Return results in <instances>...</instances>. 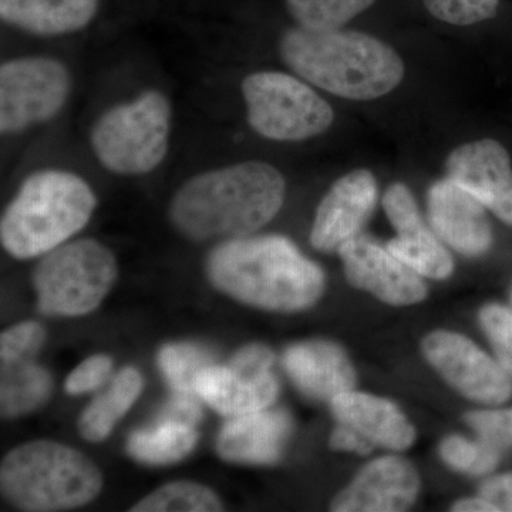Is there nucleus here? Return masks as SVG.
Here are the masks:
<instances>
[{"label":"nucleus","instance_id":"obj_1","mask_svg":"<svg viewBox=\"0 0 512 512\" xmlns=\"http://www.w3.org/2000/svg\"><path fill=\"white\" fill-rule=\"evenodd\" d=\"M284 175L264 161H245L195 175L170 205L174 227L194 241L242 238L264 228L284 205Z\"/></svg>","mask_w":512,"mask_h":512},{"label":"nucleus","instance_id":"obj_2","mask_svg":"<svg viewBox=\"0 0 512 512\" xmlns=\"http://www.w3.org/2000/svg\"><path fill=\"white\" fill-rule=\"evenodd\" d=\"M207 271L220 291L266 311H305L325 292L320 266L281 235L228 239L211 252Z\"/></svg>","mask_w":512,"mask_h":512},{"label":"nucleus","instance_id":"obj_3","mask_svg":"<svg viewBox=\"0 0 512 512\" xmlns=\"http://www.w3.org/2000/svg\"><path fill=\"white\" fill-rule=\"evenodd\" d=\"M282 60L305 82L333 96L380 99L404 79V63L392 46L357 30L295 26L279 42Z\"/></svg>","mask_w":512,"mask_h":512},{"label":"nucleus","instance_id":"obj_4","mask_svg":"<svg viewBox=\"0 0 512 512\" xmlns=\"http://www.w3.org/2000/svg\"><path fill=\"white\" fill-rule=\"evenodd\" d=\"M96 205V195L79 175L37 171L26 178L3 212V248L18 259L46 255L82 231Z\"/></svg>","mask_w":512,"mask_h":512},{"label":"nucleus","instance_id":"obj_5","mask_svg":"<svg viewBox=\"0 0 512 512\" xmlns=\"http://www.w3.org/2000/svg\"><path fill=\"white\" fill-rule=\"evenodd\" d=\"M99 468L80 451L55 443L32 441L10 451L0 467L6 500L23 511L72 510L100 494Z\"/></svg>","mask_w":512,"mask_h":512},{"label":"nucleus","instance_id":"obj_6","mask_svg":"<svg viewBox=\"0 0 512 512\" xmlns=\"http://www.w3.org/2000/svg\"><path fill=\"white\" fill-rule=\"evenodd\" d=\"M170 130V103L163 93L150 90L107 110L94 124L92 147L111 173L147 174L167 156Z\"/></svg>","mask_w":512,"mask_h":512},{"label":"nucleus","instance_id":"obj_7","mask_svg":"<svg viewBox=\"0 0 512 512\" xmlns=\"http://www.w3.org/2000/svg\"><path fill=\"white\" fill-rule=\"evenodd\" d=\"M116 278V258L100 242L79 239L62 244L37 265V306L43 315H87L103 302Z\"/></svg>","mask_w":512,"mask_h":512},{"label":"nucleus","instance_id":"obj_8","mask_svg":"<svg viewBox=\"0 0 512 512\" xmlns=\"http://www.w3.org/2000/svg\"><path fill=\"white\" fill-rule=\"evenodd\" d=\"M249 126L274 141H303L328 131L335 113L309 84L291 74L259 72L242 83Z\"/></svg>","mask_w":512,"mask_h":512},{"label":"nucleus","instance_id":"obj_9","mask_svg":"<svg viewBox=\"0 0 512 512\" xmlns=\"http://www.w3.org/2000/svg\"><path fill=\"white\" fill-rule=\"evenodd\" d=\"M72 89L69 70L49 57H22L0 67V131L18 134L55 119Z\"/></svg>","mask_w":512,"mask_h":512},{"label":"nucleus","instance_id":"obj_10","mask_svg":"<svg viewBox=\"0 0 512 512\" xmlns=\"http://www.w3.org/2000/svg\"><path fill=\"white\" fill-rule=\"evenodd\" d=\"M275 356L264 345L239 349L229 366H210L195 386L200 399L224 416H242L268 409L279 393L272 373Z\"/></svg>","mask_w":512,"mask_h":512},{"label":"nucleus","instance_id":"obj_11","mask_svg":"<svg viewBox=\"0 0 512 512\" xmlns=\"http://www.w3.org/2000/svg\"><path fill=\"white\" fill-rule=\"evenodd\" d=\"M421 349L427 362L467 399L491 406L511 399L507 370L466 336L436 330L424 338Z\"/></svg>","mask_w":512,"mask_h":512},{"label":"nucleus","instance_id":"obj_12","mask_svg":"<svg viewBox=\"0 0 512 512\" xmlns=\"http://www.w3.org/2000/svg\"><path fill=\"white\" fill-rule=\"evenodd\" d=\"M350 285L393 306L416 305L427 296L421 275L375 239L357 235L339 248Z\"/></svg>","mask_w":512,"mask_h":512},{"label":"nucleus","instance_id":"obj_13","mask_svg":"<svg viewBox=\"0 0 512 512\" xmlns=\"http://www.w3.org/2000/svg\"><path fill=\"white\" fill-rule=\"evenodd\" d=\"M446 171L447 178L512 227V157L501 141L481 138L454 148Z\"/></svg>","mask_w":512,"mask_h":512},{"label":"nucleus","instance_id":"obj_14","mask_svg":"<svg viewBox=\"0 0 512 512\" xmlns=\"http://www.w3.org/2000/svg\"><path fill=\"white\" fill-rule=\"evenodd\" d=\"M383 208L397 237L386 248L424 278L443 281L454 271V261L443 242L427 227L407 185L394 183L383 195Z\"/></svg>","mask_w":512,"mask_h":512},{"label":"nucleus","instance_id":"obj_15","mask_svg":"<svg viewBox=\"0 0 512 512\" xmlns=\"http://www.w3.org/2000/svg\"><path fill=\"white\" fill-rule=\"evenodd\" d=\"M427 215L434 234L460 255L478 258L493 247V225L487 208L450 178L431 185Z\"/></svg>","mask_w":512,"mask_h":512},{"label":"nucleus","instance_id":"obj_16","mask_svg":"<svg viewBox=\"0 0 512 512\" xmlns=\"http://www.w3.org/2000/svg\"><path fill=\"white\" fill-rule=\"evenodd\" d=\"M377 183L369 170H355L340 177L320 202L311 231L312 247L335 252L360 235L376 207Z\"/></svg>","mask_w":512,"mask_h":512},{"label":"nucleus","instance_id":"obj_17","mask_svg":"<svg viewBox=\"0 0 512 512\" xmlns=\"http://www.w3.org/2000/svg\"><path fill=\"white\" fill-rule=\"evenodd\" d=\"M420 493V477L406 458H376L336 495L330 510L336 512H402Z\"/></svg>","mask_w":512,"mask_h":512},{"label":"nucleus","instance_id":"obj_18","mask_svg":"<svg viewBox=\"0 0 512 512\" xmlns=\"http://www.w3.org/2000/svg\"><path fill=\"white\" fill-rule=\"evenodd\" d=\"M284 366L305 396L332 402L356 386V370L348 353L329 340H308L288 348Z\"/></svg>","mask_w":512,"mask_h":512},{"label":"nucleus","instance_id":"obj_19","mask_svg":"<svg viewBox=\"0 0 512 512\" xmlns=\"http://www.w3.org/2000/svg\"><path fill=\"white\" fill-rule=\"evenodd\" d=\"M291 431V416L284 410L242 414L222 427L217 451L232 463L274 464L281 458Z\"/></svg>","mask_w":512,"mask_h":512},{"label":"nucleus","instance_id":"obj_20","mask_svg":"<svg viewBox=\"0 0 512 512\" xmlns=\"http://www.w3.org/2000/svg\"><path fill=\"white\" fill-rule=\"evenodd\" d=\"M338 423L352 427L373 446L403 451L412 447L416 429L397 404L373 394L345 392L330 402Z\"/></svg>","mask_w":512,"mask_h":512},{"label":"nucleus","instance_id":"obj_21","mask_svg":"<svg viewBox=\"0 0 512 512\" xmlns=\"http://www.w3.org/2000/svg\"><path fill=\"white\" fill-rule=\"evenodd\" d=\"M100 0H0V18L36 36H62L86 29L96 19Z\"/></svg>","mask_w":512,"mask_h":512},{"label":"nucleus","instance_id":"obj_22","mask_svg":"<svg viewBox=\"0 0 512 512\" xmlns=\"http://www.w3.org/2000/svg\"><path fill=\"white\" fill-rule=\"evenodd\" d=\"M52 377L33 357L2 360L0 409L3 417H20L35 412L49 400Z\"/></svg>","mask_w":512,"mask_h":512},{"label":"nucleus","instance_id":"obj_23","mask_svg":"<svg viewBox=\"0 0 512 512\" xmlns=\"http://www.w3.org/2000/svg\"><path fill=\"white\" fill-rule=\"evenodd\" d=\"M143 389V377L133 367H126L114 377L110 389L101 394L82 414L79 420L80 434L84 439L101 441L107 439L131 409Z\"/></svg>","mask_w":512,"mask_h":512},{"label":"nucleus","instance_id":"obj_24","mask_svg":"<svg viewBox=\"0 0 512 512\" xmlns=\"http://www.w3.org/2000/svg\"><path fill=\"white\" fill-rule=\"evenodd\" d=\"M198 433L187 424L163 421L153 430H141L131 434L127 451L140 463L171 464L183 460L194 450Z\"/></svg>","mask_w":512,"mask_h":512},{"label":"nucleus","instance_id":"obj_25","mask_svg":"<svg viewBox=\"0 0 512 512\" xmlns=\"http://www.w3.org/2000/svg\"><path fill=\"white\" fill-rule=\"evenodd\" d=\"M224 510L218 495L205 485L177 481L158 488L134 505L133 512H217Z\"/></svg>","mask_w":512,"mask_h":512},{"label":"nucleus","instance_id":"obj_26","mask_svg":"<svg viewBox=\"0 0 512 512\" xmlns=\"http://www.w3.org/2000/svg\"><path fill=\"white\" fill-rule=\"evenodd\" d=\"M375 3L376 0H286V8L301 28L330 30L342 29Z\"/></svg>","mask_w":512,"mask_h":512},{"label":"nucleus","instance_id":"obj_27","mask_svg":"<svg viewBox=\"0 0 512 512\" xmlns=\"http://www.w3.org/2000/svg\"><path fill=\"white\" fill-rule=\"evenodd\" d=\"M212 355L207 349L192 343H174L161 349L158 365L163 370L165 379L173 386L175 392H195L198 377L207 367L212 366Z\"/></svg>","mask_w":512,"mask_h":512},{"label":"nucleus","instance_id":"obj_28","mask_svg":"<svg viewBox=\"0 0 512 512\" xmlns=\"http://www.w3.org/2000/svg\"><path fill=\"white\" fill-rule=\"evenodd\" d=\"M439 454L448 467L470 476H485L500 463V451L481 440H468L463 436H448L441 441Z\"/></svg>","mask_w":512,"mask_h":512},{"label":"nucleus","instance_id":"obj_29","mask_svg":"<svg viewBox=\"0 0 512 512\" xmlns=\"http://www.w3.org/2000/svg\"><path fill=\"white\" fill-rule=\"evenodd\" d=\"M433 18L454 26H471L495 18L500 0H423Z\"/></svg>","mask_w":512,"mask_h":512},{"label":"nucleus","instance_id":"obj_30","mask_svg":"<svg viewBox=\"0 0 512 512\" xmlns=\"http://www.w3.org/2000/svg\"><path fill=\"white\" fill-rule=\"evenodd\" d=\"M480 323L498 362L512 375V312L503 305L490 303L481 309Z\"/></svg>","mask_w":512,"mask_h":512},{"label":"nucleus","instance_id":"obj_31","mask_svg":"<svg viewBox=\"0 0 512 512\" xmlns=\"http://www.w3.org/2000/svg\"><path fill=\"white\" fill-rule=\"evenodd\" d=\"M464 420L476 431L478 440L500 453L512 447V409L476 410L467 413Z\"/></svg>","mask_w":512,"mask_h":512},{"label":"nucleus","instance_id":"obj_32","mask_svg":"<svg viewBox=\"0 0 512 512\" xmlns=\"http://www.w3.org/2000/svg\"><path fill=\"white\" fill-rule=\"evenodd\" d=\"M46 332L37 322H23L2 333L0 338V359L33 357L45 343Z\"/></svg>","mask_w":512,"mask_h":512},{"label":"nucleus","instance_id":"obj_33","mask_svg":"<svg viewBox=\"0 0 512 512\" xmlns=\"http://www.w3.org/2000/svg\"><path fill=\"white\" fill-rule=\"evenodd\" d=\"M113 362L109 356L96 355L84 360L66 380V392L83 394L99 389L109 379Z\"/></svg>","mask_w":512,"mask_h":512},{"label":"nucleus","instance_id":"obj_34","mask_svg":"<svg viewBox=\"0 0 512 512\" xmlns=\"http://www.w3.org/2000/svg\"><path fill=\"white\" fill-rule=\"evenodd\" d=\"M201 407L195 394L175 392V396L161 410L157 423L173 421L194 427L201 420Z\"/></svg>","mask_w":512,"mask_h":512},{"label":"nucleus","instance_id":"obj_35","mask_svg":"<svg viewBox=\"0 0 512 512\" xmlns=\"http://www.w3.org/2000/svg\"><path fill=\"white\" fill-rule=\"evenodd\" d=\"M480 497L494 505L497 511H512V474H504L485 481Z\"/></svg>","mask_w":512,"mask_h":512},{"label":"nucleus","instance_id":"obj_36","mask_svg":"<svg viewBox=\"0 0 512 512\" xmlns=\"http://www.w3.org/2000/svg\"><path fill=\"white\" fill-rule=\"evenodd\" d=\"M329 446L336 451H348V453H356L359 456H367L372 453L373 444L366 440L362 434L357 433L352 427L345 424H338L330 436Z\"/></svg>","mask_w":512,"mask_h":512},{"label":"nucleus","instance_id":"obj_37","mask_svg":"<svg viewBox=\"0 0 512 512\" xmlns=\"http://www.w3.org/2000/svg\"><path fill=\"white\" fill-rule=\"evenodd\" d=\"M451 510L456 512H495L494 505L488 503L483 497L463 498V500L457 501L453 504Z\"/></svg>","mask_w":512,"mask_h":512},{"label":"nucleus","instance_id":"obj_38","mask_svg":"<svg viewBox=\"0 0 512 512\" xmlns=\"http://www.w3.org/2000/svg\"><path fill=\"white\" fill-rule=\"evenodd\" d=\"M511 305H512V293H511Z\"/></svg>","mask_w":512,"mask_h":512}]
</instances>
